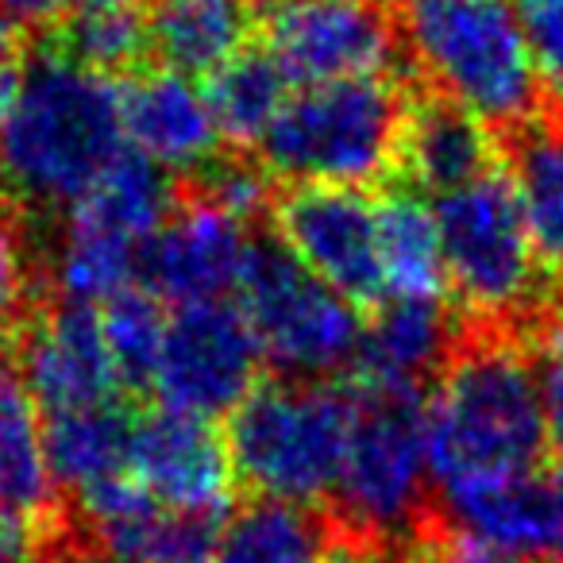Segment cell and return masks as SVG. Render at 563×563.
Segmentation results:
<instances>
[{
	"label": "cell",
	"instance_id": "cell-1",
	"mask_svg": "<svg viewBox=\"0 0 563 563\" xmlns=\"http://www.w3.org/2000/svg\"><path fill=\"white\" fill-rule=\"evenodd\" d=\"M429 475L440 498L537 475L548 452L537 363L506 332L471 324L429 394Z\"/></svg>",
	"mask_w": 563,
	"mask_h": 563
},
{
	"label": "cell",
	"instance_id": "cell-2",
	"mask_svg": "<svg viewBox=\"0 0 563 563\" xmlns=\"http://www.w3.org/2000/svg\"><path fill=\"white\" fill-rule=\"evenodd\" d=\"M120 89L43 51L0 124V189L32 209H66L124 151Z\"/></svg>",
	"mask_w": 563,
	"mask_h": 563
},
{
	"label": "cell",
	"instance_id": "cell-3",
	"mask_svg": "<svg viewBox=\"0 0 563 563\" xmlns=\"http://www.w3.org/2000/svg\"><path fill=\"white\" fill-rule=\"evenodd\" d=\"M394 16L432 93L501 132L540 117L544 86L517 0H394Z\"/></svg>",
	"mask_w": 563,
	"mask_h": 563
},
{
	"label": "cell",
	"instance_id": "cell-4",
	"mask_svg": "<svg viewBox=\"0 0 563 563\" xmlns=\"http://www.w3.org/2000/svg\"><path fill=\"white\" fill-rule=\"evenodd\" d=\"M355 421L347 383L266 378L228 413L235 486L255 498L317 509L336 494Z\"/></svg>",
	"mask_w": 563,
	"mask_h": 563
},
{
	"label": "cell",
	"instance_id": "cell-5",
	"mask_svg": "<svg viewBox=\"0 0 563 563\" xmlns=\"http://www.w3.org/2000/svg\"><path fill=\"white\" fill-rule=\"evenodd\" d=\"M355 421L344 471L332 494L340 537L390 548L424 521L429 490V394L421 386H386L352 378Z\"/></svg>",
	"mask_w": 563,
	"mask_h": 563
},
{
	"label": "cell",
	"instance_id": "cell-6",
	"mask_svg": "<svg viewBox=\"0 0 563 563\" xmlns=\"http://www.w3.org/2000/svg\"><path fill=\"white\" fill-rule=\"evenodd\" d=\"M409 97L398 81L352 78L306 86L258 143V163L298 186H367L394 174Z\"/></svg>",
	"mask_w": 563,
	"mask_h": 563
},
{
	"label": "cell",
	"instance_id": "cell-7",
	"mask_svg": "<svg viewBox=\"0 0 563 563\" xmlns=\"http://www.w3.org/2000/svg\"><path fill=\"white\" fill-rule=\"evenodd\" d=\"M444 274L475 329L517 321L540 301V266L514 181L494 170L437 205Z\"/></svg>",
	"mask_w": 563,
	"mask_h": 563
},
{
	"label": "cell",
	"instance_id": "cell-8",
	"mask_svg": "<svg viewBox=\"0 0 563 563\" xmlns=\"http://www.w3.org/2000/svg\"><path fill=\"white\" fill-rule=\"evenodd\" d=\"M235 294L263 363H274L286 378L329 383L360 355V309L309 274L278 240L251 243Z\"/></svg>",
	"mask_w": 563,
	"mask_h": 563
},
{
	"label": "cell",
	"instance_id": "cell-9",
	"mask_svg": "<svg viewBox=\"0 0 563 563\" xmlns=\"http://www.w3.org/2000/svg\"><path fill=\"white\" fill-rule=\"evenodd\" d=\"M258 32L294 86L386 78L401 51L390 0H258Z\"/></svg>",
	"mask_w": 563,
	"mask_h": 563
},
{
	"label": "cell",
	"instance_id": "cell-10",
	"mask_svg": "<svg viewBox=\"0 0 563 563\" xmlns=\"http://www.w3.org/2000/svg\"><path fill=\"white\" fill-rule=\"evenodd\" d=\"M258 367H263V352L240 306H228V301L181 306L166 324V344L151 390L166 409L217 421L255 390Z\"/></svg>",
	"mask_w": 563,
	"mask_h": 563
},
{
	"label": "cell",
	"instance_id": "cell-11",
	"mask_svg": "<svg viewBox=\"0 0 563 563\" xmlns=\"http://www.w3.org/2000/svg\"><path fill=\"white\" fill-rule=\"evenodd\" d=\"M274 240L355 309L386 301L375 201L352 186H290L274 197Z\"/></svg>",
	"mask_w": 563,
	"mask_h": 563
},
{
	"label": "cell",
	"instance_id": "cell-12",
	"mask_svg": "<svg viewBox=\"0 0 563 563\" xmlns=\"http://www.w3.org/2000/svg\"><path fill=\"white\" fill-rule=\"evenodd\" d=\"M9 340H16L12 363L47 417L109 406L124 390L97 309L55 298L51 306L24 313Z\"/></svg>",
	"mask_w": 563,
	"mask_h": 563
},
{
	"label": "cell",
	"instance_id": "cell-13",
	"mask_svg": "<svg viewBox=\"0 0 563 563\" xmlns=\"http://www.w3.org/2000/svg\"><path fill=\"white\" fill-rule=\"evenodd\" d=\"M251 243L255 235H247V224L201 197L181 194L174 217L143 247L140 286L174 309L228 301V294L240 290Z\"/></svg>",
	"mask_w": 563,
	"mask_h": 563
},
{
	"label": "cell",
	"instance_id": "cell-14",
	"mask_svg": "<svg viewBox=\"0 0 563 563\" xmlns=\"http://www.w3.org/2000/svg\"><path fill=\"white\" fill-rule=\"evenodd\" d=\"M132 475L158 506L186 514H228L235 490L232 455L217 424L166 406L135 417Z\"/></svg>",
	"mask_w": 563,
	"mask_h": 563
},
{
	"label": "cell",
	"instance_id": "cell-15",
	"mask_svg": "<svg viewBox=\"0 0 563 563\" xmlns=\"http://www.w3.org/2000/svg\"><path fill=\"white\" fill-rule=\"evenodd\" d=\"M120 128L128 147L163 166L166 174L205 170L224 143L197 78L166 66L135 70L120 86Z\"/></svg>",
	"mask_w": 563,
	"mask_h": 563
},
{
	"label": "cell",
	"instance_id": "cell-16",
	"mask_svg": "<svg viewBox=\"0 0 563 563\" xmlns=\"http://www.w3.org/2000/svg\"><path fill=\"white\" fill-rule=\"evenodd\" d=\"M494 170H498L494 128L440 93L409 97L398 158H394V178L401 189L440 201Z\"/></svg>",
	"mask_w": 563,
	"mask_h": 563
},
{
	"label": "cell",
	"instance_id": "cell-17",
	"mask_svg": "<svg viewBox=\"0 0 563 563\" xmlns=\"http://www.w3.org/2000/svg\"><path fill=\"white\" fill-rule=\"evenodd\" d=\"M463 332L448 317L444 298H386L363 321L355 378L386 386H421L452 360ZM424 390V386H421Z\"/></svg>",
	"mask_w": 563,
	"mask_h": 563
},
{
	"label": "cell",
	"instance_id": "cell-18",
	"mask_svg": "<svg viewBox=\"0 0 563 563\" xmlns=\"http://www.w3.org/2000/svg\"><path fill=\"white\" fill-rule=\"evenodd\" d=\"M147 43L174 74L209 78L247 51L258 32V0H147Z\"/></svg>",
	"mask_w": 563,
	"mask_h": 563
},
{
	"label": "cell",
	"instance_id": "cell-19",
	"mask_svg": "<svg viewBox=\"0 0 563 563\" xmlns=\"http://www.w3.org/2000/svg\"><path fill=\"white\" fill-rule=\"evenodd\" d=\"M181 205V194L174 186V174L155 166L151 158L124 147L101 178L70 205L66 228L70 232L104 235V240L128 243V247H147L151 235L174 217Z\"/></svg>",
	"mask_w": 563,
	"mask_h": 563
},
{
	"label": "cell",
	"instance_id": "cell-20",
	"mask_svg": "<svg viewBox=\"0 0 563 563\" xmlns=\"http://www.w3.org/2000/svg\"><path fill=\"white\" fill-rule=\"evenodd\" d=\"M0 509L32 517L43 529L58 509V483L47 460V421L12 360H0Z\"/></svg>",
	"mask_w": 563,
	"mask_h": 563
},
{
	"label": "cell",
	"instance_id": "cell-21",
	"mask_svg": "<svg viewBox=\"0 0 563 563\" xmlns=\"http://www.w3.org/2000/svg\"><path fill=\"white\" fill-rule=\"evenodd\" d=\"M444 517L514 560H555V506L548 478L525 475L444 498Z\"/></svg>",
	"mask_w": 563,
	"mask_h": 563
},
{
	"label": "cell",
	"instance_id": "cell-22",
	"mask_svg": "<svg viewBox=\"0 0 563 563\" xmlns=\"http://www.w3.org/2000/svg\"><path fill=\"white\" fill-rule=\"evenodd\" d=\"M135 417L120 401L47 417V460L58 490L86 501L132 478Z\"/></svg>",
	"mask_w": 563,
	"mask_h": 563
},
{
	"label": "cell",
	"instance_id": "cell-23",
	"mask_svg": "<svg viewBox=\"0 0 563 563\" xmlns=\"http://www.w3.org/2000/svg\"><path fill=\"white\" fill-rule=\"evenodd\" d=\"M336 544L332 517L290 501L251 498L224 517L212 563H332Z\"/></svg>",
	"mask_w": 563,
	"mask_h": 563
},
{
	"label": "cell",
	"instance_id": "cell-24",
	"mask_svg": "<svg viewBox=\"0 0 563 563\" xmlns=\"http://www.w3.org/2000/svg\"><path fill=\"white\" fill-rule=\"evenodd\" d=\"M224 517L143 501L132 514L89 525V540L101 563H212Z\"/></svg>",
	"mask_w": 563,
	"mask_h": 563
},
{
	"label": "cell",
	"instance_id": "cell-25",
	"mask_svg": "<svg viewBox=\"0 0 563 563\" xmlns=\"http://www.w3.org/2000/svg\"><path fill=\"white\" fill-rule=\"evenodd\" d=\"M509 181L544 271H563V112L514 132Z\"/></svg>",
	"mask_w": 563,
	"mask_h": 563
},
{
	"label": "cell",
	"instance_id": "cell-26",
	"mask_svg": "<svg viewBox=\"0 0 563 563\" xmlns=\"http://www.w3.org/2000/svg\"><path fill=\"white\" fill-rule=\"evenodd\" d=\"M378 263L386 298H444V247H440L437 209L421 194L394 189L375 201Z\"/></svg>",
	"mask_w": 563,
	"mask_h": 563
},
{
	"label": "cell",
	"instance_id": "cell-27",
	"mask_svg": "<svg viewBox=\"0 0 563 563\" xmlns=\"http://www.w3.org/2000/svg\"><path fill=\"white\" fill-rule=\"evenodd\" d=\"M290 86L278 63L263 51H243L232 63H224L217 74H209V97L212 120H217V132L228 147L251 151L266 140V132L274 128V120L282 117L286 101H290Z\"/></svg>",
	"mask_w": 563,
	"mask_h": 563
},
{
	"label": "cell",
	"instance_id": "cell-28",
	"mask_svg": "<svg viewBox=\"0 0 563 563\" xmlns=\"http://www.w3.org/2000/svg\"><path fill=\"white\" fill-rule=\"evenodd\" d=\"M51 55L81 66L89 74H101L112 81V74H135L140 58L151 51L147 20L143 9H74L55 24L47 35Z\"/></svg>",
	"mask_w": 563,
	"mask_h": 563
},
{
	"label": "cell",
	"instance_id": "cell-29",
	"mask_svg": "<svg viewBox=\"0 0 563 563\" xmlns=\"http://www.w3.org/2000/svg\"><path fill=\"white\" fill-rule=\"evenodd\" d=\"M140 258H143L140 247L66 228L63 247H58L55 258L58 298L89 309L109 306L112 298L140 286Z\"/></svg>",
	"mask_w": 563,
	"mask_h": 563
},
{
	"label": "cell",
	"instance_id": "cell-30",
	"mask_svg": "<svg viewBox=\"0 0 563 563\" xmlns=\"http://www.w3.org/2000/svg\"><path fill=\"white\" fill-rule=\"evenodd\" d=\"M97 313H101V332L104 344H109L112 367L120 375V386L135 394L151 390L158 355H163L166 344V324H170L163 301L143 286H132Z\"/></svg>",
	"mask_w": 563,
	"mask_h": 563
},
{
	"label": "cell",
	"instance_id": "cell-31",
	"mask_svg": "<svg viewBox=\"0 0 563 563\" xmlns=\"http://www.w3.org/2000/svg\"><path fill=\"white\" fill-rule=\"evenodd\" d=\"M194 197L217 205L240 224H251L255 217L274 209V174L247 151L240 155H217L205 170L194 174Z\"/></svg>",
	"mask_w": 563,
	"mask_h": 563
},
{
	"label": "cell",
	"instance_id": "cell-32",
	"mask_svg": "<svg viewBox=\"0 0 563 563\" xmlns=\"http://www.w3.org/2000/svg\"><path fill=\"white\" fill-rule=\"evenodd\" d=\"M401 563H521L514 555L498 552L494 544L478 540L475 532L460 529L448 517L429 514L406 540Z\"/></svg>",
	"mask_w": 563,
	"mask_h": 563
},
{
	"label": "cell",
	"instance_id": "cell-33",
	"mask_svg": "<svg viewBox=\"0 0 563 563\" xmlns=\"http://www.w3.org/2000/svg\"><path fill=\"white\" fill-rule=\"evenodd\" d=\"M540 86L563 104V0H517Z\"/></svg>",
	"mask_w": 563,
	"mask_h": 563
},
{
	"label": "cell",
	"instance_id": "cell-34",
	"mask_svg": "<svg viewBox=\"0 0 563 563\" xmlns=\"http://www.w3.org/2000/svg\"><path fill=\"white\" fill-rule=\"evenodd\" d=\"M27 298V251L20 240V224L12 201L0 194V336H12L24 321Z\"/></svg>",
	"mask_w": 563,
	"mask_h": 563
},
{
	"label": "cell",
	"instance_id": "cell-35",
	"mask_svg": "<svg viewBox=\"0 0 563 563\" xmlns=\"http://www.w3.org/2000/svg\"><path fill=\"white\" fill-rule=\"evenodd\" d=\"M0 563H43V525L0 509Z\"/></svg>",
	"mask_w": 563,
	"mask_h": 563
},
{
	"label": "cell",
	"instance_id": "cell-36",
	"mask_svg": "<svg viewBox=\"0 0 563 563\" xmlns=\"http://www.w3.org/2000/svg\"><path fill=\"white\" fill-rule=\"evenodd\" d=\"M540 401H544L548 444L563 452V360H540Z\"/></svg>",
	"mask_w": 563,
	"mask_h": 563
},
{
	"label": "cell",
	"instance_id": "cell-37",
	"mask_svg": "<svg viewBox=\"0 0 563 563\" xmlns=\"http://www.w3.org/2000/svg\"><path fill=\"white\" fill-rule=\"evenodd\" d=\"M74 0H0V9L9 12L16 24H51L58 20Z\"/></svg>",
	"mask_w": 563,
	"mask_h": 563
},
{
	"label": "cell",
	"instance_id": "cell-38",
	"mask_svg": "<svg viewBox=\"0 0 563 563\" xmlns=\"http://www.w3.org/2000/svg\"><path fill=\"white\" fill-rule=\"evenodd\" d=\"M537 344H540V360H563V301L540 317Z\"/></svg>",
	"mask_w": 563,
	"mask_h": 563
},
{
	"label": "cell",
	"instance_id": "cell-39",
	"mask_svg": "<svg viewBox=\"0 0 563 563\" xmlns=\"http://www.w3.org/2000/svg\"><path fill=\"white\" fill-rule=\"evenodd\" d=\"M9 66H24V40H20V24L0 9V70Z\"/></svg>",
	"mask_w": 563,
	"mask_h": 563
},
{
	"label": "cell",
	"instance_id": "cell-40",
	"mask_svg": "<svg viewBox=\"0 0 563 563\" xmlns=\"http://www.w3.org/2000/svg\"><path fill=\"white\" fill-rule=\"evenodd\" d=\"M548 490H552V506H555V563H563V467L548 478Z\"/></svg>",
	"mask_w": 563,
	"mask_h": 563
},
{
	"label": "cell",
	"instance_id": "cell-41",
	"mask_svg": "<svg viewBox=\"0 0 563 563\" xmlns=\"http://www.w3.org/2000/svg\"><path fill=\"white\" fill-rule=\"evenodd\" d=\"M135 0H74V9H132Z\"/></svg>",
	"mask_w": 563,
	"mask_h": 563
},
{
	"label": "cell",
	"instance_id": "cell-42",
	"mask_svg": "<svg viewBox=\"0 0 563 563\" xmlns=\"http://www.w3.org/2000/svg\"><path fill=\"white\" fill-rule=\"evenodd\" d=\"M55 563H101V560H97L93 552H86V555H81V552H74V555H63V560H55Z\"/></svg>",
	"mask_w": 563,
	"mask_h": 563
}]
</instances>
